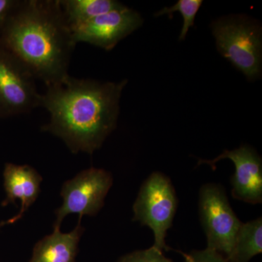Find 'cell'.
I'll list each match as a JSON object with an SVG mask.
<instances>
[{
    "label": "cell",
    "instance_id": "cell-17",
    "mask_svg": "<svg viewBox=\"0 0 262 262\" xmlns=\"http://www.w3.org/2000/svg\"><path fill=\"white\" fill-rule=\"evenodd\" d=\"M16 3L13 0H0V27L9 16Z\"/></svg>",
    "mask_w": 262,
    "mask_h": 262
},
{
    "label": "cell",
    "instance_id": "cell-7",
    "mask_svg": "<svg viewBox=\"0 0 262 262\" xmlns=\"http://www.w3.org/2000/svg\"><path fill=\"white\" fill-rule=\"evenodd\" d=\"M35 77L25 66L0 48V117L27 114L41 106Z\"/></svg>",
    "mask_w": 262,
    "mask_h": 262
},
{
    "label": "cell",
    "instance_id": "cell-9",
    "mask_svg": "<svg viewBox=\"0 0 262 262\" xmlns=\"http://www.w3.org/2000/svg\"><path fill=\"white\" fill-rule=\"evenodd\" d=\"M224 159L230 160L235 167L231 178L233 198L251 204L261 203L262 162L258 153L249 146H241L231 151L225 150L214 160H200L198 166L208 164L214 169L215 163Z\"/></svg>",
    "mask_w": 262,
    "mask_h": 262
},
{
    "label": "cell",
    "instance_id": "cell-14",
    "mask_svg": "<svg viewBox=\"0 0 262 262\" xmlns=\"http://www.w3.org/2000/svg\"><path fill=\"white\" fill-rule=\"evenodd\" d=\"M202 4V0H179L173 6L164 8L160 10L155 14V16L166 15L171 18V15L173 13L179 12L183 18V26L179 39L183 40L185 39L189 28L194 26V18Z\"/></svg>",
    "mask_w": 262,
    "mask_h": 262
},
{
    "label": "cell",
    "instance_id": "cell-2",
    "mask_svg": "<svg viewBox=\"0 0 262 262\" xmlns=\"http://www.w3.org/2000/svg\"><path fill=\"white\" fill-rule=\"evenodd\" d=\"M76 43L59 0L17 1L0 27V48L46 87L68 77Z\"/></svg>",
    "mask_w": 262,
    "mask_h": 262
},
{
    "label": "cell",
    "instance_id": "cell-8",
    "mask_svg": "<svg viewBox=\"0 0 262 262\" xmlns=\"http://www.w3.org/2000/svg\"><path fill=\"white\" fill-rule=\"evenodd\" d=\"M142 24L143 19L138 12L122 5L77 27L72 33L77 44L87 42L108 51Z\"/></svg>",
    "mask_w": 262,
    "mask_h": 262
},
{
    "label": "cell",
    "instance_id": "cell-3",
    "mask_svg": "<svg viewBox=\"0 0 262 262\" xmlns=\"http://www.w3.org/2000/svg\"><path fill=\"white\" fill-rule=\"evenodd\" d=\"M212 32L221 54L255 80L261 72V28L242 15L224 17L213 22Z\"/></svg>",
    "mask_w": 262,
    "mask_h": 262
},
{
    "label": "cell",
    "instance_id": "cell-10",
    "mask_svg": "<svg viewBox=\"0 0 262 262\" xmlns=\"http://www.w3.org/2000/svg\"><path fill=\"white\" fill-rule=\"evenodd\" d=\"M3 178L6 198L2 206L15 203L17 200L21 202L20 211L15 215L18 221L37 199L40 192L42 177L29 165L7 163Z\"/></svg>",
    "mask_w": 262,
    "mask_h": 262
},
{
    "label": "cell",
    "instance_id": "cell-16",
    "mask_svg": "<svg viewBox=\"0 0 262 262\" xmlns=\"http://www.w3.org/2000/svg\"><path fill=\"white\" fill-rule=\"evenodd\" d=\"M179 252L184 257V262H227L223 255L208 248L201 251L195 250L189 253Z\"/></svg>",
    "mask_w": 262,
    "mask_h": 262
},
{
    "label": "cell",
    "instance_id": "cell-5",
    "mask_svg": "<svg viewBox=\"0 0 262 262\" xmlns=\"http://www.w3.org/2000/svg\"><path fill=\"white\" fill-rule=\"evenodd\" d=\"M200 218L207 238V248L228 257L242 222L229 204L225 189L206 184L199 193Z\"/></svg>",
    "mask_w": 262,
    "mask_h": 262
},
{
    "label": "cell",
    "instance_id": "cell-4",
    "mask_svg": "<svg viewBox=\"0 0 262 262\" xmlns=\"http://www.w3.org/2000/svg\"><path fill=\"white\" fill-rule=\"evenodd\" d=\"M178 203L170 179L154 172L143 183L133 206L134 221L152 230L155 242L151 247L162 252L171 250L165 244V237L173 225Z\"/></svg>",
    "mask_w": 262,
    "mask_h": 262
},
{
    "label": "cell",
    "instance_id": "cell-13",
    "mask_svg": "<svg viewBox=\"0 0 262 262\" xmlns=\"http://www.w3.org/2000/svg\"><path fill=\"white\" fill-rule=\"evenodd\" d=\"M262 252L261 217L241 224L227 262H248Z\"/></svg>",
    "mask_w": 262,
    "mask_h": 262
},
{
    "label": "cell",
    "instance_id": "cell-1",
    "mask_svg": "<svg viewBox=\"0 0 262 262\" xmlns=\"http://www.w3.org/2000/svg\"><path fill=\"white\" fill-rule=\"evenodd\" d=\"M127 80L101 82L69 75L49 86L41 106L50 114L42 130L60 138L73 153L92 155L117 126L120 100Z\"/></svg>",
    "mask_w": 262,
    "mask_h": 262
},
{
    "label": "cell",
    "instance_id": "cell-12",
    "mask_svg": "<svg viewBox=\"0 0 262 262\" xmlns=\"http://www.w3.org/2000/svg\"><path fill=\"white\" fill-rule=\"evenodd\" d=\"M59 3L72 31L123 5L115 0H59Z\"/></svg>",
    "mask_w": 262,
    "mask_h": 262
},
{
    "label": "cell",
    "instance_id": "cell-18",
    "mask_svg": "<svg viewBox=\"0 0 262 262\" xmlns=\"http://www.w3.org/2000/svg\"><path fill=\"white\" fill-rule=\"evenodd\" d=\"M17 221L15 220V216L13 217V218L10 219V220L4 221V222H2L0 223V229L3 228L4 226L7 225H11V224H14L15 222H16Z\"/></svg>",
    "mask_w": 262,
    "mask_h": 262
},
{
    "label": "cell",
    "instance_id": "cell-6",
    "mask_svg": "<svg viewBox=\"0 0 262 262\" xmlns=\"http://www.w3.org/2000/svg\"><path fill=\"white\" fill-rule=\"evenodd\" d=\"M113 176L101 168H91L80 172L61 188L63 204L56 211L53 229H60L62 221L71 213L83 215L97 214L104 204V199L113 186Z\"/></svg>",
    "mask_w": 262,
    "mask_h": 262
},
{
    "label": "cell",
    "instance_id": "cell-11",
    "mask_svg": "<svg viewBox=\"0 0 262 262\" xmlns=\"http://www.w3.org/2000/svg\"><path fill=\"white\" fill-rule=\"evenodd\" d=\"M81 220L79 219L75 228L68 233L54 229L53 233L40 239L34 246L30 262H75L84 232Z\"/></svg>",
    "mask_w": 262,
    "mask_h": 262
},
{
    "label": "cell",
    "instance_id": "cell-15",
    "mask_svg": "<svg viewBox=\"0 0 262 262\" xmlns=\"http://www.w3.org/2000/svg\"><path fill=\"white\" fill-rule=\"evenodd\" d=\"M117 262H173L165 257L162 251L153 247L134 251L122 256Z\"/></svg>",
    "mask_w": 262,
    "mask_h": 262
}]
</instances>
